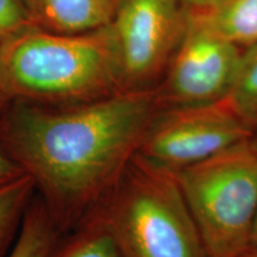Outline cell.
Instances as JSON below:
<instances>
[{"label":"cell","mask_w":257,"mask_h":257,"mask_svg":"<svg viewBox=\"0 0 257 257\" xmlns=\"http://www.w3.org/2000/svg\"><path fill=\"white\" fill-rule=\"evenodd\" d=\"M159 106L155 89L64 106L10 101L0 112V143L64 233L107 194Z\"/></svg>","instance_id":"cell-1"},{"label":"cell","mask_w":257,"mask_h":257,"mask_svg":"<svg viewBox=\"0 0 257 257\" xmlns=\"http://www.w3.org/2000/svg\"><path fill=\"white\" fill-rule=\"evenodd\" d=\"M0 88L9 101L48 106L123 92L110 27L82 34L30 27L14 35L0 44Z\"/></svg>","instance_id":"cell-2"},{"label":"cell","mask_w":257,"mask_h":257,"mask_svg":"<svg viewBox=\"0 0 257 257\" xmlns=\"http://www.w3.org/2000/svg\"><path fill=\"white\" fill-rule=\"evenodd\" d=\"M88 217L124 257H207L174 173L138 154Z\"/></svg>","instance_id":"cell-3"},{"label":"cell","mask_w":257,"mask_h":257,"mask_svg":"<svg viewBox=\"0 0 257 257\" xmlns=\"http://www.w3.org/2000/svg\"><path fill=\"white\" fill-rule=\"evenodd\" d=\"M207 257H240L257 213V153L250 141L174 173Z\"/></svg>","instance_id":"cell-4"},{"label":"cell","mask_w":257,"mask_h":257,"mask_svg":"<svg viewBox=\"0 0 257 257\" xmlns=\"http://www.w3.org/2000/svg\"><path fill=\"white\" fill-rule=\"evenodd\" d=\"M252 137L225 99L212 104L159 106L137 154L175 173Z\"/></svg>","instance_id":"cell-5"},{"label":"cell","mask_w":257,"mask_h":257,"mask_svg":"<svg viewBox=\"0 0 257 257\" xmlns=\"http://www.w3.org/2000/svg\"><path fill=\"white\" fill-rule=\"evenodd\" d=\"M180 0H120L108 24L123 92L152 91L186 28Z\"/></svg>","instance_id":"cell-6"},{"label":"cell","mask_w":257,"mask_h":257,"mask_svg":"<svg viewBox=\"0 0 257 257\" xmlns=\"http://www.w3.org/2000/svg\"><path fill=\"white\" fill-rule=\"evenodd\" d=\"M243 49L186 11V28L159 87L160 106L202 105L226 99Z\"/></svg>","instance_id":"cell-7"},{"label":"cell","mask_w":257,"mask_h":257,"mask_svg":"<svg viewBox=\"0 0 257 257\" xmlns=\"http://www.w3.org/2000/svg\"><path fill=\"white\" fill-rule=\"evenodd\" d=\"M35 27L59 34H82L111 23L118 0H28Z\"/></svg>","instance_id":"cell-8"},{"label":"cell","mask_w":257,"mask_h":257,"mask_svg":"<svg viewBox=\"0 0 257 257\" xmlns=\"http://www.w3.org/2000/svg\"><path fill=\"white\" fill-rule=\"evenodd\" d=\"M188 11L240 49L257 44V0H216Z\"/></svg>","instance_id":"cell-9"},{"label":"cell","mask_w":257,"mask_h":257,"mask_svg":"<svg viewBox=\"0 0 257 257\" xmlns=\"http://www.w3.org/2000/svg\"><path fill=\"white\" fill-rule=\"evenodd\" d=\"M48 257H124L113 237L94 218L62 233Z\"/></svg>","instance_id":"cell-10"},{"label":"cell","mask_w":257,"mask_h":257,"mask_svg":"<svg viewBox=\"0 0 257 257\" xmlns=\"http://www.w3.org/2000/svg\"><path fill=\"white\" fill-rule=\"evenodd\" d=\"M61 234L59 226L36 194L6 257H48Z\"/></svg>","instance_id":"cell-11"},{"label":"cell","mask_w":257,"mask_h":257,"mask_svg":"<svg viewBox=\"0 0 257 257\" xmlns=\"http://www.w3.org/2000/svg\"><path fill=\"white\" fill-rule=\"evenodd\" d=\"M35 195L36 188L27 174L0 185V257L8 256L14 246Z\"/></svg>","instance_id":"cell-12"},{"label":"cell","mask_w":257,"mask_h":257,"mask_svg":"<svg viewBox=\"0 0 257 257\" xmlns=\"http://www.w3.org/2000/svg\"><path fill=\"white\" fill-rule=\"evenodd\" d=\"M232 110L257 136V44L243 49L232 88L226 96Z\"/></svg>","instance_id":"cell-13"},{"label":"cell","mask_w":257,"mask_h":257,"mask_svg":"<svg viewBox=\"0 0 257 257\" xmlns=\"http://www.w3.org/2000/svg\"><path fill=\"white\" fill-rule=\"evenodd\" d=\"M30 27L35 23L28 0H0V44Z\"/></svg>","instance_id":"cell-14"},{"label":"cell","mask_w":257,"mask_h":257,"mask_svg":"<svg viewBox=\"0 0 257 257\" xmlns=\"http://www.w3.org/2000/svg\"><path fill=\"white\" fill-rule=\"evenodd\" d=\"M23 175L24 172L21 169V167L10 157L0 143V185L14 181Z\"/></svg>","instance_id":"cell-15"},{"label":"cell","mask_w":257,"mask_h":257,"mask_svg":"<svg viewBox=\"0 0 257 257\" xmlns=\"http://www.w3.org/2000/svg\"><path fill=\"white\" fill-rule=\"evenodd\" d=\"M214 2H216V0H180V3L187 6L188 10L204 9Z\"/></svg>","instance_id":"cell-16"},{"label":"cell","mask_w":257,"mask_h":257,"mask_svg":"<svg viewBox=\"0 0 257 257\" xmlns=\"http://www.w3.org/2000/svg\"><path fill=\"white\" fill-rule=\"evenodd\" d=\"M250 246H257V213L255 217V221H253V227L251 232V242H250Z\"/></svg>","instance_id":"cell-17"},{"label":"cell","mask_w":257,"mask_h":257,"mask_svg":"<svg viewBox=\"0 0 257 257\" xmlns=\"http://www.w3.org/2000/svg\"><path fill=\"white\" fill-rule=\"evenodd\" d=\"M240 257H257V246H250L242 253Z\"/></svg>","instance_id":"cell-18"},{"label":"cell","mask_w":257,"mask_h":257,"mask_svg":"<svg viewBox=\"0 0 257 257\" xmlns=\"http://www.w3.org/2000/svg\"><path fill=\"white\" fill-rule=\"evenodd\" d=\"M9 102H10L9 99L6 98L5 94H4V93H3V91H2V88H0V112L4 110L5 106L8 105Z\"/></svg>","instance_id":"cell-19"},{"label":"cell","mask_w":257,"mask_h":257,"mask_svg":"<svg viewBox=\"0 0 257 257\" xmlns=\"http://www.w3.org/2000/svg\"><path fill=\"white\" fill-rule=\"evenodd\" d=\"M250 143H251V146H252V148L253 149H255V152L257 153V136H255V137H252V140L250 141Z\"/></svg>","instance_id":"cell-20"},{"label":"cell","mask_w":257,"mask_h":257,"mask_svg":"<svg viewBox=\"0 0 257 257\" xmlns=\"http://www.w3.org/2000/svg\"><path fill=\"white\" fill-rule=\"evenodd\" d=\"M118 2H119V3H120V0H118Z\"/></svg>","instance_id":"cell-21"}]
</instances>
